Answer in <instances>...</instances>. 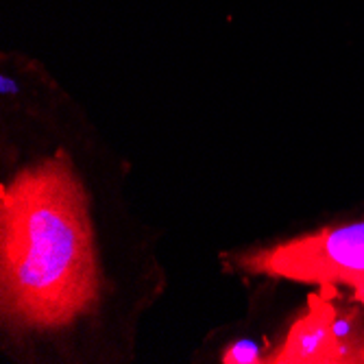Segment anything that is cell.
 Wrapping results in <instances>:
<instances>
[{"mask_svg":"<svg viewBox=\"0 0 364 364\" xmlns=\"http://www.w3.org/2000/svg\"><path fill=\"white\" fill-rule=\"evenodd\" d=\"M355 292H353V296H355V301H360L362 306H364V277H360L353 286H351Z\"/></svg>","mask_w":364,"mask_h":364,"instance_id":"obj_5","label":"cell"},{"mask_svg":"<svg viewBox=\"0 0 364 364\" xmlns=\"http://www.w3.org/2000/svg\"><path fill=\"white\" fill-rule=\"evenodd\" d=\"M238 264L249 273L318 284L321 288L334 284L351 288L364 277V223L329 227L318 234L240 257Z\"/></svg>","mask_w":364,"mask_h":364,"instance_id":"obj_2","label":"cell"},{"mask_svg":"<svg viewBox=\"0 0 364 364\" xmlns=\"http://www.w3.org/2000/svg\"><path fill=\"white\" fill-rule=\"evenodd\" d=\"M223 362L225 364H255L259 362V349L253 343L242 341L223 355Z\"/></svg>","mask_w":364,"mask_h":364,"instance_id":"obj_4","label":"cell"},{"mask_svg":"<svg viewBox=\"0 0 364 364\" xmlns=\"http://www.w3.org/2000/svg\"><path fill=\"white\" fill-rule=\"evenodd\" d=\"M336 294L334 286H325L321 294H310V310L290 329L284 347L271 362H310V364H336L343 362L341 345L334 336L336 306L329 301Z\"/></svg>","mask_w":364,"mask_h":364,"instance_id":"obj_3","label":"cell"},{"mask_svg":"<svg viewBox=\"0 0 364 364\" xmlns=\"http://www.w3.org/2000/svg\"><path fill=\"white\" fill-rule=\"evenodd\" d=\"M0 284L7 323L63 327L98 301V264L85 194L57 153L3 186Z\"/></svg>","mask_w":364,"mask_h":364,"instance_id":"obj_1","label":"cell"}]
</instances>
